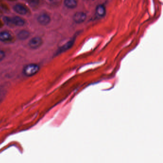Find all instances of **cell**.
Returning <instances> with one entry per match:
<instances>
[{
	"label": "cell",
	"mask_w": 163,
	"mask_h": 163,
	"mask_svg": "<svg viewBox=\"0 0 163 163\" xmlns=\"http://www.w3.org/2000/svg\"><path fill=\"white\" fill-rule=\"evenodd\" d=\"M39 69V66L37 64H27L23 68V74L27 77H31L37 74Z\"/></svg>",
	"instance_id": "1"
},
{
	"label": "cell",
	"mask_w": 163,
	"mask_h": 163,
	"mask_svg": "<svg viewBox=\"0 0 163 163\" xmlns=\"http://www.w3.org/2000/svg\"><path fill=\"white\" fill-rule=\"evenodd\" d=\"M42 44V39L39 37H35L32 38L28 42L29 46L33 49H37L39 48Z\"/></svg>",
	"instance_id": "2"
},
{
	"label": "cell",
	"mask_w": 163,
	"mask_h": 163,
	"mask_svg": "<svg viewBox=\"0 0 163 163\" xmlns=\"http://www.w3.org/2000/svg\"><path fill=\"white\" fill-rule=\"evenodd\" d=\"M75 41V38L74 37L72 39L68 41L67 42H66V44H64V45H62L58 49L56 53V55L59 54L67 51V50L69 49L74 44Z\"/></svg>",
	"instance_id": "3"
},
{
	"label": "cell",
	"mask_w": 163,
	"mask_h": 163,
	"mask_svg": "<svg viewBox=\"0 0 163 163\" xmlns=\"http://www.w3.org/2000/svg\"><path fill=\"white\" fill-rule=\"evenodd\" d=\"M87 17L86 13L82 12H77L73 16V21L76 23H81L84 22Z\"/></svg>",
	"instance_id": "4"
},
{
	"label": "cell",
	"mask_w": 163,
	"mask_h": 163,
	"mask_svg": "<svg viewBox=\"0 0 163 163\" xmlns=\"http://www.w3.org/2000/svg\"><path fill=\"white\" fill-rule=\"evenodd\" d=\"M37 21L40 25H47L50 23L51 18L47 14L45 13H42L39 15L37 18Z\"/></svg>",
	"instance_id": "5"
},
{
	"label": "cell",
	"mask_w": 163,
	"mask_h": 163,
	"mask_svg": "<svg viewBox=\"0 0 163 163\" xmlns=\"http://www.w3.org/2000/svg\"><path fill=\"white\" fill-rule=\"evenodd\" d=\"M13 40V36L8 31H3L0 32V41L3 42H9Z\"/></svg>",
	"instance_id": "6"
},
{
	"label": "cell",
	"mask_w": 163,
	"mask_h": 163,
	"mask_svg": "<svg viewBox=\"0 0 163 163\" xmlns=\"http://www.w3.org/2000/svg\"><path fill=\"white\" fill-rule=\"evenodd\" d=\"M25 23V20L19 16H15L11 17V24L12 25H16L17 26H22Z\"/></svg>",
	"instance_id": "7"
},
{
	"label": "cell",
	"mask_w": 163,
	"mask_h": 163,
	"mask_svg": "<svg viewBox=\"0 0 163 163\" xmlns=\"http://www.w3.org/2000/svg\"><path fill=\"white\" fill-rule=\"evenodd\" d=\"M13 10L17 13L21 15H26L28 12L26 8L20 3H18L15 5V6H13Z\"/></svg>",
	"instance_id": "8"
},
{
	"label": "cell",
	"mask_w": 163,
	"mask_h": 163,
	"mask_svg": "<svg viewBox=\"0 0 163 163\" xmlns=\"http://www.w3.org/2000/svg\"><path fill=\"white\" fill-rule=\"evenodd\" d=\"M106 13V9L103 5H99L96 7V15L98 17H103L105 16Z\"/></svg>",
	"instance_id": "9"
},
{
	"label": "cell",
	"mask_w": 163,
	"mask_h": 163,
	"mask_svg": "<svg viewBox=\"0 0 163 163\" xmlns=\"http://www.w3.org/2000/svg\"><path fill=\"white\" fill-rule=\"evenodd\" d=\"M64 5L70 9H74L77 6V2L76 0H64Z\"/></svg>",
	"instance_id": "10"
},
{
	"label": "cell",
	"mask_w": 163,
	"mask_h": 163,
	"mask_svg": "<svg viewBox=\"0 0 163 163\" xmlns=\"http://www.w3.org/2000/svg\"><path fill=\"white\" fill-rule=\"evenodd\" d=\"M30 36V32L26 30H22L18 34L17 37L20 40L27 39Z\"/></svg>",
	"instance_id": "11"
},
{
	"label": "cell",
	"mask_w": 163,
	"mask_h": 163,
	"mask_svg": "<svg viewBox=\"0 0 163 163\" xmlns=\"http://www.w3.org/2000/svg\"><path fill=\"white\" fill-rule=\"evenodd\" d=\"M29 5L32 7H36L39 3V0H27Z\"/></svg>",
	"instance_id": "12"
},
{
	"label": "cell",
	"mask_w": 163,
	"mask_h": 163,
	"mask_svg": "<svg viewBox=\"0 0 163 163\" xmlns=\"http://www.w3.org/2000/svg\"><path fill=\"white\" fill-rule=\"evenodd\" d=\"M5 57V54L3 51L0 50V62L2 61Z\"/></svg>",
	"instance_id": "13"
},
{
	"label": "cell",
	"mask_w": 163,
	"mask_h": 163,
	"mask_svg": "<svg viewBox=\"0 0 163 163\" xmlns=\"http://www.w3.org/2000/svg\"><path fill=\"white\" fill-rule=\"evenodd\" d=\"M3 25V24L2 23V22L0 21V27H2Z\"/></svg>",
	"instance_id": "14"
},
{
	"label": "cell",
	"mask_w": 163,
	"mask_h": 163,
	"mask_svg": "<svg viewBox=\"0 0 163 163\" xmlns=\"http://www.w3.org/2000/svg\"><path fill=\"white\" fill-rule=\"evenodd\" d=\"M8 1H15L16 0H8Z\"/></svg>",
	"instance_id": "15"
},
{
	"label": "cell",
	"mask_w": 163,
	"mask_h": 163,
	"mask_svg": "<svg viewBox=\"0 0 163 163\" xmlns=\"http://www.w3.org/2000/svg\"><path fill=\"white\" fill-rule=\"evenodd\" d=\"M48 1H49L50 2H53V1H54L55 0H48Z\"/></svg>",
	"instance_id": "16"
}]
</instances>
